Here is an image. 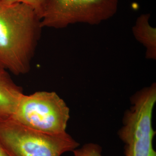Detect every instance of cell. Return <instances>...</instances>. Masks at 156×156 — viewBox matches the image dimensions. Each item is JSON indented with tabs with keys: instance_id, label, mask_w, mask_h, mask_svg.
Here are the masks:
<instances>
[{
	"instance_id": "6da1fadb",
	"label": "cell",
	"mask_w": 156,
	"mask_h": 156,
	"mask_svg": "<svg viewBox=\"0 0 156 156\" xmlns=\"http://www.w3.org/2000/svg\"><path fill=\"white\" fill-rule=\"evenodd\" d=\"M42 28L30 6L0 0V66L15 75L28 73Z\"/></svg>"
},
{
	"instance_id": "7a4b0ae2",
	"label": "cell",
	"mask_w": 156,
	"mask_h": 156,
	"mask_svg": "<svg viewBox=\"0 0 156 156\" xmlns=\"http://www.w3.org/2000/svg\"><path fill=\"white\" fill-rule=\"evenodd\" d=\"M0 143L9 156H61L80 145L66 132L41 133L11 119L0 122Z\"/></svg>"
},
{
	"instance_id": "3957f363",
	"label": "cell",
	"mask_w": 156,
	"mask_h": 156,
	"mask_svg": "<svg viewBox=\"0 0 156 156\" xmlns=\"http://www.w3.org/2000/svg\"><path fill=\"white\" fill-rule=\"evenodd\" d=\"M69 109L54 92L38 91L20 100L11 119L34 131L50 134L66 132Z\"/></svg>"
},
{
	"instance_id": "277c9868",
	"label": "cell",
	"mask_w": 156,
	"mask_h": 156,
	"mask_svg": "<svg viewBox=\"0 0 156 156\" xmlns=\"http://www.w3.org/2000/svg\"><path fill=\"white\" fill-rule=\"evenodd\" d=\"M156 101V87L145 88L132 97V105L123 119L120 138L125 144V156H156L153 146L155 131L152 125Z\"/></svg>"
},
{
	"instance_id": "5b68a950",
	"label": "cell",
	"mask_w": 156,
	"mask_h": 156,
	"mask_svg": "<svg viewBox=\"0 0 156 156\" xmlns=\"http://www.w3.org/2000/svg\"><path fill=\"white\" fill-rule=\"evenodd\" d=\"M119 0H47L42 27L58 29L78 22L95 23L115 13Z\"/></svg>"
},
{
	"instance_id": "8992f818",
	"label": "cell",
	"mask_w": 156,
	"mask_h": 156,
	"mask_svg": "<svg viewBox=\"0 0 156 156\" xmlns=\"http://www.w3.org/2000/svg\"><path fill=\"white\" fill-rule=\"evenodd\" d=\"M23 94L22 87L14 82L7 70L0 66V122L12 118Z\"/></svg>"
},
{
	"instance_id": "52a82bcc",
	"label": "cell",
	"mask_w": 156,
	"mask_h": 156,
	"mask_svg": "<svg viewBox=\"0 0 156 156\" xmlns=\"http://www.w3.org/2000/svg\"><path fill=\"white\" fill-rule=\"evenodd\" d=\"M149 17L148 14L140 17L134 27V32L136 39L147 48L148 56L154 58L156 56V30L149 24Z\"/></svg>"
},
{
	"instance_id": "ba28073f",
	"label": "cell",
	"mask_w": 156,
	"mask_h": 156,
	"mask_svg": "<svg viewBox=\"0 0 156 156\" xmlns=\"http://www.w3.org/2000/svg\"><path fill=\"white\" fill-rule=\"evenodd\" d=\"M73 152L74 156H101V147L95 144H87Z\"/></svg>"
},
{
	"instance_id": "9c48e42d",
	"label": "cell",
	"mask_w": 156,
	"mask_h": 156,
	"mask_svg": "<svg viewBox=\"0 0 156 156\" xmlns=\"http://www.w3.org/2000/svg\"><path fill=\"white\" fill-rule=\"evenodd\" d=\"M6 4L23 3L30 6L36 11L41 19L47 0H2Z\"/></svg>"
},
{
	"instance_id": "30bf717a",
	"label": "cell",
	"mask_w": 156,
	"mask_h": 156,
	"mask_svg": "<svg viewBox=\"0 0 156 156\" xmlns=\"http://www.w3.org/2000/svg\"><path fill=\"white\" fill-rule=\"evenodd\" d=\"M0 156H9L0 143Z\"/></svg>"
}]
</instances>
